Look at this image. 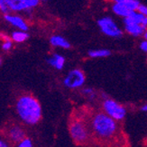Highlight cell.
Returning <instances> with one entry per match:
<instances>
[{
  "mask_svg": "<svg viewBox=\"0 0 147 147\" xmlns=\"http://www.w3.org/2000/svg\"><path fill=\"white\" fill-rule=\"evenodd\" d=\"M92 139L101 144L118 143L121 135L119 122L103 111L93 113L88 119Z\"/></svg>",
  "mask_w": 147,
  "mask_h": 147,
  "instance_id": "cell-1",
  "label": "cell"
},
{
  "mask_svg": "<svg viewBox=\"0 0 147 147\" xmlns=\"http://www.w3.org/2000/svg\"><path fill=\"white\" fill-rule=\"evenodd\" d=\"M41 1V3H45V2H47V0H40Z\"/></svg>",
  "mask_w": 147,
  "mask_h": 147,
  "instance_id": "cell-26",
  "label": "cell"
},
{
  "mask_svg": "<svg viewBox=\"0 0 147 147\" xmlns=\"http://www.w3.org/2000/svg\"><path fill=\"white\" fill-rule=\"evenodd\" d=\"M101 109L109 117L117 120V122H122L127 115L126 107L117 100L111 98H104L101 102Z\"/></svg>",
  "mask_w": 147,
  "mask_h": 147,
  "instance_id": "cell-4",
  "label": "cell"
},
{
  "mask_svg": "<svg viewBox=\"0 0 147 147\" xmlns=\"http://www.w3.org/2000/svg\"><path fill=\"white\" fill-rule=\"evenodd\" d=\"M8 136L13 143L17 144L20 143L24 137H26L25 136L24 130L22 128V127L18 126V125H14L11 127L8 131Z\"/></svg>",
  "mask_w": 147,
  "mask_h": 147,
  "instance_id": "cell-13",
  "label": "cell"
},
{
  "mask_svg": "<svg viewBox=\"0 0 147 147\" xmlns=\"http://www.w3.org/2000/svg\"><path fill=\"white\" fill-rule=\"evenodd\" d=\"M139 48H140V50H141L143 53H144L147 54V40H144V39L141 42H140Z\"/></svg>",
  "mask_w": 147,
  "mask_h": 147,
  "instance_id": "cell-22",
  "label": "cell"
},
{
  "mask_svg": "<svg viewBox=\"0 0 147 147\" xmlns=\"http://www.w3.org/2000/svg\"><path fill=\"white\" fill-rule=\"evenodd\" d=\"M140 109H141L142 112H144V114L147 115V103H144V105H142L141 107H140Z\"/></svg>",
  "mask_w": 147,
  "mask_h": 147,
  "instance_id": "cell-23",
  "label": "cell"
},
{
  "mask_svg": "<svg viewBox=\"0 0 147 147\" xmlns=\"http://www.w3.org/2000/svg\"><path fill=\"white\" fill-rule=\"evenodd\" d=\"M69 133L73 143L77 145H86L92 139L88 121L75 117L69 125Z\"/></svg>",
  "mask_w": 147,
  "mask_h": 147,
  "instance_id": "cell-3",
  "label": "cell"
},
{
  "mask_svg": "<svg viewBox=\"0 0 147 147\" xmlns=\"http://www.w3.org/2000/svg\"><path fill=\"white\" fill-rule=\"evenodd\" d=\"M50 43L54 48H60L63 50H68L71 47V42L60 34H53L51 36Z\"/></svg>",
  "mask_w": 147,
  "mask_h": 147,
  "instance_id": "cell-11",
  "label": "cell"
},
{
  "mask_svg": "<svg viewBox=\"0 0 147 147\" xmlns=\"http://www.w3.org/2000/svg\"><path fill=\"white\" fill-rule=\"evenodd\" d=\"M29 37V34L26 33V31H22V30H19V31H15L13 32L12 34H11V39L12 41H14L17 43H21L25 42Z\"/></svg>",
  "mask_w": 147,
  "mask_h": 147,
  "instance_id": "cell-15",
  "label": "cell"
},
{
  "mask_svg": "<svg viewBox=\"0 0 147 147\" xmlns=\"http://www.w3.org/2000/svg\"><path fill=\"white\" fill-rule=\"evenodd\" d=\"M16 113L22 122L28 125H35L42 116L40 102L32 95H23L16 101Z\"/></svg>",
  "mask_w": 147,
  "mask_h": 147,
  "instance_id": "cell-2",
  "label": "cell"
},
{
  "mask_svg": "<svg viewBox=\"0 0 147 147\" xmlns=\"http://www.w3.org/2000/svg\"><path fill=\"white\" fill-rule=\"evenodd\" d=\"M19 147H33V141L28 138V137H24L22 141L18 144Z\"/></svg>",
  "mask_w": 147,
  "mask_h": 147,
  "instance_id": "cell-19",
  "label": "cell"
},
{
  "mask_svg": "<svg viewBox=\"0 0 147 147\" xmlns=\"http://www.w3.org/2000/svg\"><path fill=\"white\" fill-rule=\"evenodd\" d=\"M4 18L6 22L12 25V26L17 28L18 30H22V31L28 30V24L26 21L21 16H19L17 15L6 14V15H4Z\"/></svg>",
  "mask_w": 147,
  "mask_h": 147,
  "instance_id": "cell-9",
  "label": "cell"
},
{
  "mask_svg": "<svg viewBox=\"0 0 147 147\" xmlns=\"http://www.w3.org/2000/svg\"><path fill=\"white\" fill-rule=\"evenodd\" d=\"M0 12H1L3 15L10 14L11 13L7 0H0Z\"/></svg>",
  "mask_w": 147,
  "mask_h": 147,
  "instance_id": "cell-18",
  "label": "cell"
},
{
  "mask_svg": "<svg viewBox=\"0 0 147 147\" xmlns=\"http://www.w3.org/2000/svg\"><path fill=\"white\" fill-rule=\"evenodd\" d=\"M137 11L141 13V14H143L144 16H147V5H146L140 4L139 6H138V8H137Z\"/></svg>",
  "mask_w": 147,
  "mask_h": 147,
  "instance_id": "cell-21",
  "label": "cell"
},
{
  "mask_svg": "<svg viewBox=\"0 0 147 147\" xmlns=\"http://www.w3.org/2000/svg\"><path fill=\"white\" fill-rule=\"evenodd\" d=\"M86 76L84 71L80 69H71L63 79V85L68 89L71 90H77L81 89L85 85Z\"/></svg>",
  "mask_w": 147,
  "mask_h": 147,
  "instance_id": "cell-6",
  "label": "cell"
},
{
  "mask_svg": "<svg viewBox=\"0 0 147 147\" xmlns=\"http://www.w3.org/2000/svg\"><path fill=\"white\" fill-rule=\"evenodd\" d=\"M11 12H30L37 7L40 0H7Z\"/></svg>",
  "mask_w": 147,
  "mask_h": 147,
  "instance_id": "cell-8",
  "label": "cell"
},
{
  "mask_svg": "<svg viewBox=\"0 0 147 147\" xmlns=\"http://www.w3.org/2000/svg\"><path fill=\"white\" fill-rule=\"evenodd\" d=\"M111 10L114 13V15H116L117 16L121 17L123 19L128 16L133 11L128 5H126L125 4L123 3H112Z\"/></svg>",
  "mask_w": 147,
  "mask_h": 147,
  "instance_id": "cell-12",
  "label": "cell"
},
{
  "mask_svg": "<svg viewBox=\"0 0 147 147\" xmlns=\"http://www.w3.org/2000/svg\"><path fill=\"white\" fill-rule=\"evenodd\" d=\"M80 91H81V94L84 96L86 98H88L89 100H94L98 97L97 91H96L95 89L92 88H88V87L84 88V87H83Z\"/></svg>",
  "mask_w": 147,
  "mask_h": 147,
  "instance_id": "cell-16",
  "label": "cell"
},
{
  "mask_svg": "<svg viewBox=\"0 0 147 147\" xmlns=\"http://www.w3.org/2000/svg\"><path fill=\"white\" fill-rule=\"evenodd\" d=\"M98 26L101 33L112 39H120L124 34V29L121 28L111 16H103L98 20Z\"/></svg>",
  "mask_w": 147,
  "mask_h": 147,
  "instance_id": "cell-5",
  "label": "cell"
},
{
  "mask_svg": "<svg viewBox=\"0 0 147 147\" xmlns=\"http://www.w3.org/2000/svg\"><path fill=\"white\" fill-rule=\"evenodd\" d=\"M88 55L92 59L107 58V57L111 55V52L108 49H93L88 51Z\"/></svg>",
  "mask_w": 147,
  "mask_h": 147,
  "instance_id": "cell-14",
  "label": "cell"
},
{
  "mask_svg": "<svg viewBox=\"0 0 147 147\" xmlns=\"http://www.w3.org/2000/svg\"><path fill=\"white\" fill-rule=\"evenodd\" d=\"M1 63H2V59L0 58V64H1Z\"/></svg>",
  "mask_w": 147,
  "mask_h": 147,
  "instance_id": "cell-27",
  "label": "cell"
},
{
  "mask_svg": "<svg viewBox=\"0 0 147 147\" xmlns=\"http://www.w3.org/2000/svg\"><path fill=\"white\" fill-rule=\"evenodd\" d=\"M12 39H9V40H6V41H4L3 43H2V50L5 51V52H8L10 51L13 47V42L11 41Z\"/></svg>",
  "mask_w": 147,
  "mask_h": 147,
  "instance_id": "cell-20",
  "label": "cell"
},
{
  "mask_svg": "<svg viewBox=\"0 0 147 147\" xmlns=\"http://www.w3.org/2000/svg\"><path fill=\"white\" fill-rule=\"evenodd\" d=\"M8 145L6 144L5 142H3L2 140H0V147H7Z\"/></svg>",
  "mask_w": 147,
  "mask_h": 147,
  "instance_id": "cell-24",
  "label": "cell"
},
{
  "mask_svg": "<svg viewBox=\"0 0 147 147\" xmlns=\"http://www.w3.org/2000/svg\"><path fill=\"white\" fill-rule=\"evenodd\" d=\"M143 38H144V40H147V28L144 30V33L143 34Z\"/></svg>",
  "mask_w": 147,
  "mask_h": 147,
  "instance_id": "cell-25",
  "label": "cell"
},
{
  "mask_svg": "<svg viewBox=\"0 0 147 147\" xmlns=\"http://www.w3.org/2000/svg\"><path fill=\"white\" fill-rule=\"evenodd\" d=\"M147 27L139 24L131 16H127L123 19V29L125 34L133 37H143L144 30Z\"/></svg>",
  "mask_w": 147,
  "mask_h": 147,
  "instance_id": "cell-7",
  "label": "cell"
},
{
  "mask_svg": "<svg viewBox=\"0 0 147 147\" xmlns=\"http://www.w3.org/2000/svg\"><path fill=\"white\" fill-rule=\"evenodd\" d=\"M112 3H123L125 4L126 5H128L131 8V10L135 11L137 10L138 6L140 5L139 0H110Z\"/></svg>",
  "mask_w": 147,
  "mask_h": 147,
  "instance_id": "cell-17",
  "label": "cell"
},
{
  "mask_svg": "<svg viewBox=\"0 0 147 147\" xmlns=\"http://www.w3.org/2000/svg\"><path fill=\"white\" fill-rule=\"evenodd\" d=\"M65 57L59 53H53L47 58V63L57 71H61L65 66Z\"/></svg>",
  "mask_w": 147,
  "mask_h": 147,
  "instance_id": "cell-10",
  "label": "cell"
}]
</instances>
